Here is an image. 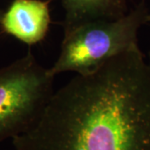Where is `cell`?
<instances>
[{"instance_id": "cell-1", "label": "cell", "mask_w": 150, "mask_h": 150, "mask_svg": "<svg viewBox=\"0 0 150 150\" xmlns=\"http://www.w3.org/2000/svg\"><path fill=\"white\" fill-rule=\"evenodd\" d=\"M15 150H150V66L139 47L54 91Z\"/></svg>"}, {"instance_id": "cell-6", "label": "cell", "mask_w": 150, "mask_h": 150, "mask_svg": "<svg viewBox=\"0 0 150 150\" xmlns=\"http://www.w3.org/2000/svg\"><path fill=\"white\" fill-rule=\"evenodd\" d=\"M4 11L1 10V9H0V23H1L2 18H3V16H4Z\"/></svg>"}, {"instance_id": "cell-7", "label": "cell", "mask_w": 150, "mask_h": 150, "mask_svg": "<svg viewBox=\"0 0 150 150\" xmlns=\"http://www.w3.org/2000/svg\"><path fill=\"white\" fill-rule=\"evenodd\" d=\"M149 64L150 66V51H149Z\"/></svg>"}, {"instance_id": "cell-2", "label": "cell", "mask_w": 150, "mask_h": 150, "mask_svg": "<svg viewBox=\"0 0 150 150\" xmlns=\"http://www.w3.org/2000/svg\"><path fill=\"white\" fill-rule=\"evenodd\" d=\"M145 0L117 19H99L79 24L64 32L59 57L49 73L78 74L95 70L108 59L139 47L138 32L149 23Z\"/></svg>"}, {"instance_id": "cell-5", "label": "cell", "mask_w": 150, "mask_h": 150, "mask_svg": "<svg viewBox=\"0 0 150 150\" xmlns=\"http://www.w3.org/2000/svg\"><path fill=\"white\" fill-rule=\"evenodd\" d=\"M64 10L62 23L67 32L87 22L117 19L128 13L127 0H61Z\"/></svg>"}, {"instance_id": "cell-3", "label": "cell", "mask_w": 150, "mask_h": 150, "mask_svg": "<svg viewBox=\"0 0 150 150\" xmlns=\"http://www.w3.org/2000/svg\"><path fill=\"white\" fill-rule=\"evenodd\" d=\"M54 76L32 52L0 68V142L25 132L54 93Z\"/></svg>"}, {"instance_id": "cell-4", "label": "cell", "mask_w": 150, "mask_h": 150, "mask_svg": "<svg viewBox=\"0 0 150 150\" xmlns=\"http://www.w3.org/2000/svg\"><path fill=\"white\" fill-rule=\"evenodd\" d=\"M48 4L43 0H13L4 13L2 31L28 46L41 42L51 23Z\"/></svg>"}, {"instance_id": "cell-8", "label": "cell", "mask_w": 150, "mask_h": 150, "mask_svg": "<svg viewBox=\"0 0 150 150\" xmlns=\"http://www.w3.org/2000/svg\"><path fill=\"white\" fill-rule=\"evenodd\" d=\"M149 22H150V13H149Z\"/></svg>"}]
</instances>
